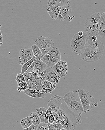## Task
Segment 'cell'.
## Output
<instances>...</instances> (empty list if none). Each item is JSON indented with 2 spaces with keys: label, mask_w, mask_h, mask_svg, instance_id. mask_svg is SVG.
I'll return each mask as SVG.
<instances>
[{
  "label": "cell",
  "mask_w": 105,
  "mask_h": 130,
  "mask_svg": "<svg viewBox=\"0 0 105 130\" xmlns=\"http://www.w3.org/2000/svg\"><path fill=\"white\" fill-rule=\"evenodd\" d=\"M48 106L52 108V112L60 117L61 124L65 130H74L81 123V115L72 111L63 100V97L55 95L48 101Z\"/></svg>",
  "instance_id": "6da1fadb"
},
{
  "label": "cell",
  "mask_w": 105,
  "mask_h": 130,
  "mask_svg": "<svg viewBox=\"0 0 105 130\" xmlns=\"http://www.w3.org/2000/svg\"><path fill=\"white\" fill-rule=\"evenodd\" d=\"M104 46L99 40L93 41L91 37L88 36L84 51L80 55L82 59L87 62H93L101 59L104 53Z\"/></svg>",
  "instance_id": "7a4b0ae2"
},
{
  "label": "cell",
  "mask_w": 105,
  "mask_h": 130,
  "mask_svg": "<svg viewBox=\"0 0 105 130\" xmlns=\"http://www.w3.org/2000/svg\"><path fill=\"white\" fill-rule=\"evenodd\" d=\"M63 100L72 111L78 115L84 113V109L78 91H70L63 97Z\"/></svg>",
  "instance_id": "3957f363"
},
{
  "label": "cell",
  "mask_w": 105,
  "mask_h": 130,
  "mask_svg": "<svg viewBox=\"0 0 105 130\" xmlns=\"http://www.w3.org/2000/svg\"><path fill=\"white\" fill-rule=\"evenodd\" d=\"M100 12H95L87 18L85 23V30L88 36L98 35L99 30Z\"/></svg>",
  "instance_id": "277c9868"
},
{
  "label": "cell",
  "mask_w": 105,
  "mask_h": 130,
  "mask_svg": "<svg viewBox=\"0 0 105 130\" xmlns=\"http://www.w3.org/2000/svg\"><path fill=\"white\" fill-rule=\"evenodd\" d=\"M87 35L84 32L82 36H79L77 33L75 34L70 42V47L73 53L81 55L85 49Z\"/></svg>",
  "instance_id": "5b68a950"
},
{
  "label": "cell",
  "mask_w": 105,
  "mask_h": 130,
  "mask_svg": "<svg viewBox=\"0 0 105 130\" xmlns=\"http://www.w3.org/2000/svg\"><path fill=\"white\" fill-rule=\"evenodd\" d=\"M77 91L83 105L84 112L87 113L92 109L94 104V98L90 94L88 90L80 89Z\"/></svg>",
  "instance_id": "8992f818"
},
{
  "label": "cell",
  "mask_w": 105,
  "mask_h": 130,
  "mask_svg": "<svg viewBox=\"0 0 105 130\" xmlns=\"http://www.w3.org/2000/svg\"><path fill=\"white\" fill-rule=\"evenodd\" d=\"M61 59V53L57 47L53 48L45 54L42 58V60L48 67H52Z\"/></svg>",
  "instance_id": "52a82bcc"
},
{
  "label": "cell",
  "mask_w": 105,
  "mask_h": 130,
  "mask_svg": "<svg viewBox=\"0 0 105 130\" xmlns=\"http://www.w3.org/2000/svg\"><path fill=\"white\" fill-rule=\"evenodd\" d=\"M35 44L41 50L44 56L49 52L54 46V43L50 38L40 36L35 41Z\"/></svg>",
  "instance_id": "ba28073f"
},
{
  "label": "cell",
  "mask_w": 105,
  "mask_h": 130,
  "mask_svg": "<svg viewBox=\"0 0 105 130\" xmlns=\"http://www.w3.org/2000/svg\"><path fill=\"white\" fill-rule=\"evenodd\" d=\"M52 70L60 77H65L68 72V64L66 61L60 59L53 67Z\"/></svg>",
  "instance_id": "9c48e42d"
},
{
  "label": "cell",
  "mask_w": 105,
  "mask_h": 130,
  "mask_svg": "<svg viewBox=\"0 0 105 130\" xmlns=\"http://www.w3.org/2000/svg\"><path fill=\"white\" fill-rule=\"evenodd\" d=\"M49 67H48L42 60H39L36 59L32 63L30 67L27 72L39 74Z\"/></svg>",
  "instance_id": "30bf717a"
},
{
  "label": "cell",
  "mask_w": 105,
  "mask_h": 130,
  "mask_svg": "<svg viewBox=\"0 0 105 130\" xmlns=\"http://www.w3.org/2000/svg\"><path fill=\"white\" fill-rule=\"evenodd\" d=\"M34 54L32 48L28 49L21 48L19 52V63L22 65L24 63L31 59Z\"/></svg>",
  "instance_id": "8fae6325"
},
{
  "label": "cell",
  "mask_w": 105,
  "mask_h": 130,
  "mask_svg": "<svg viewBox=\"0 0 105 130\" xmlns=\"http://www.w3.org/2000/svg\"><path fill=\"white\" fill-rule=\"evenodd\" d=\"M72 12V8L69 4L65 5L61 8L57 19L59 21H63L69 17Z\"/></svg>",
  "instance_id": "7c38bea8"
},
{
  "label": "cell",
  "mask_w": 105,
  "mask_h": 130,
  "mask_svg": "<svg viewBox=\"0 0 105 130\" xmlns=\"http://www.w3.org/2000/svg\"><path fill=\"white\" fill-rule=\"evenodd\" d=\"M56 88V84H53L52 83L45 80L42 82L41 85L40 90V91L41 92L45 93H50L52 94V91Z\"/></svg>",
  "instance_id": "4fadbf2b"
},
{
  "label": "cell",
  "mask_w": 105,
  "mask_h": 130,
  "mask_svg": "<svg viewBox=\"0 0 105 130\" xmlns=\"http://www.w3.org/2000/svg\"><path fill=\"white\" fill-rule=\"evenodd\" d=\"M23 93L26 95L32 98H40L44 99L46 96V93H42L38 90H33L31 89H27Z\"/></svg>",
  "instance_id": "5bb4252c"
},
{
  "label": "cell",
  "mask_w": 105,
  "mask_h": 130,
  "mask_svg": "<svg viewBox=\"0 0 105 130\" xmlns=\"http://www.w3.org/2000/svg\"><path fill=\"white\" fill-rule=\"evenodd\" d=\"M61 7L56 6H47V11L49 15L53 20L57 19Z\"/></svg>",
  "instance_id": "9a60e30c"
},
{
  "label": "cell",
  "mask_w": 105,
  "mask_h": 130,
  "mask_svg": "<svg viewBox=\"0 0 105 130\" xmlns=\"http://www.w3.org/2000/svg\"><path fill=\"white\" fill-rule=\"evenodd\" d=\"M60 78L61 77L52 70L48 73L45 78V80L56 84L59 83Z\"/></svg>",
  "instance_id": "2e32d148"
},
{
  "label": "cell",
  "mask_w": 105,
  "mask_h": 130,
  "mask_svg": "<svg viewBox=\"0 0 105 130\" xmlns=\"http://www.w3.org/2000/svg\"><path fill=\"white\" fill-rule=\"evenodd\" d=\"M70 0H48L47 6H56L62 7L65 5L69 4Z\"/></svg>",
  "instance_id": "e0dca14e"
},
{
  "label": "cell",
  "mask_w": 105,
  "mask_h": 130,
  "mask_svg": "<svg viewBox=\"0 0 105 130\" xmlns=\"http://www.w3.org/2000/svg\"><path fill=\"white\" fill-rule=\"evenodd\" d=\"M31 48L33 50L34 56H35L36 59L39 60H41L44 55L40 48L36 44L33 45L31 46Z\"/></svg>",
  "instance_id": "ac0fdd59"
},
{
  "label": "cell",
  "mask_w": 105,
  "mask_h": 130,
  "mask_svg": "<svg viewBox=\"0 0 105 130\" xmlns=\"http://www.w3.org/2000/svg\"><path fill=\"white\" fill-rule=\"evenodd\" d=\"M47 109L44 107L36 109V112L37 113L41 120V122H45V115Z\"/></svg>",
  "instance_id": "d6986e66"
},
{
  "label": "cell",
  "mask_w": 105,
  "mask_h": 130,
  "mask_svg": "<svg viewBox=\"0 0 105 130\" xmlns=\"http://www.w3.org/2000/svg\"><path fill=\"white\" fill-rule=\"evenodd\" d=\"M21 125L23 129H25L28 128L33 124L30 117L27 116L25 118H23L21 120Z\"/></svg>",
  "instance_id": "ffe728a7"
},
{
  "label": "cell",
  "mask_w": 105,
  "mask_h": 130,
  "mask_svg": "<svg viewBox=\"0 0 105 130\" xmlns=\"http://www.w3.org/2000/svg\"><path fill=\"white\" fill-rule=\"evenodd\" d=\"M36 59V57L35 56H34L33 58L30 59V60H29V61H27L25 63H24L23 65H22L21 69V73L23 74L25 72H26L27 71L29 68L30 67L31 65L32 64V63H33L34 61Z\"/></svg>",
  "instance_id": "44dd1931"
},
{
  "label": "cell",
  "mask_w": 105,
  "mask_h": 130,
  "mask_svg": "<svg viewBox=\"0 0 105 130\" xmlns=\"http://www.w3.org/2000/svg\"><path fill=\"white\" fill-rule=\"evenodd\" d=\"M48 127L49 130H65L63 128L62 124H58L53 123H48Z\"/></svg>",
  "instance_id": "7402d4cb"
},
{
  "label": "cell",
  "mask_w": 105,
  "mask_h": 130,
  "mask_svg": "<svg viewBox=\"0 0 105 130\" xmlns=\"http://www.w3.org/2000/svg\"><path fill=\"white\" fill-rule=\"evenodd\" d=\"M29 116L30 117L32 124L33 125H38L41 123L40 119L36 112H32L29 115Z\"/></svg>",
  "instance_id": "603a6c76"
},
{
  "label": "cell",
  "mask_w": 105,
  "mask_h": 130,
  "mask_svg": "<svg viewBox=\"0 0 105 130\" xmlns=\"http://www.w3.org/2000/svg\"><path fill=\"white\" fill-rule=\"evenodd\" d=\"M28 88L29 87L28 84L26 82H22L18 83L17 89L19 92H23Z\"/></svg>",
  "instance_id": "cb8c5ba5"
},
{
  "label": "cell",
  "mask_w": 105,
  "mask_h": 130,
  "mask_svg": "<svg viewBox=\"0 0 105 130\" xmlns=\"http://www.w3.org/2000/svg\"><path fill=\"white\" fill-rule=\"evenodd\" d=\"M98 35L101 38H105V23H99Z\"/></svg>",
  "instance_id": "d4e9b609"
},
{
  "label": "cell",
  "mask_w": 105,
  "mask_h": 130,
  "mask_svg": "<svg viewBox=\"0 0 105 130\" xmlns=\"http://www.w3.org/2000/svg\"><path fill=\"white\" fill-rule=\"evenodd\" d=\"M52 113V109L51 107H49L47 109L45 115V123L47 124L48 123V119L51 114Z\"/></svg>",
  "instance_id": "484cf974"
},
{
  "label": "cell",
  "mask_w": 105,
  "mask_h": 130,
  "mask_svg": "<svg viewBox=\"0 0 105 130\" xmlns=\"http://www.w3.org/2000/svg\"><path fill=\"white\" fill-rule=\"evenodd\" d=\"M16 81L17 82V83L25 82V77H24L23 74L21 73H18L16 77Z\"/></svg>",
  "instance_id": "4316f807"
},
{
  "label": "cell",
  "mask_w": 105,
  "mask_h": 130,
  "mask_svg": "<svg viewBox=\"0 0 105 130\" xmlns=\"http://www.w3.org/2000/svg\"><path fill=\"white\" fill-rule=\"evenodd\" d=\"M48 130V128L47 124L45 122H41L39 124H38L37 130Z\"/></svg>",
  "instance_id": "83f0119b"
},
{
  "label": "cell",
  "mask_w": 105,
  "mask_h": 130,
  "mask_svg": "<svg viewBox=\"0 0 105 130\" xmlns=\"http://www.w3.org/2000/svg\"><path fill=\"white\" fill-rule=\"evenodd\" d=\"M52 113L54 116V118H55L54 123L58 124H61V120H60L59 116L54 112H52Z\"/></svg>",
  "instance_id": "f1b7e54d"
},
{
  "label": "cell",
  "mask_w": 105,
  "mask_h": 130,
  "mask_svg": "<svg viewBox=\"0 0 105 130\" xmlns=\"http://www.w3.org/2000/svg\"><path fill=\"white\" fill-rule=\"evenodd\" d=\"M105 23V12L101 13L99 23Z\"/></svg>",
  "instance_id": "f546056e"
},
{
  "label": "cell",
  "mask_w": 105,
  "mask_h": 130,
  "mask_svg": "<svg viewBox=\"0 0 105 130\" xmlns=\"http://www.w3.org/2000/svg\"><path fill=\"white\" fill-rule=\"evenodd\" d=\"M38 125H34L33 124H31V125L28 127V128H26V129H24V130H37V129Z\"/></svg>",
  "instance_id": "4dcf8cb0"
},
{
  "label": "cell",
  "mask_w": 105,
  "mask_h": 130,
  "mask_svg": "<svg viewBox=\"0 0 105 130\" xmlns=\"http://www.w3.org/2000/svg\"><path fill=\"white\" fill-rule=\"evenodd\" d=\"M54 120H55V118H54V116H53L52 113L51 114L50 116L49 117L48 119V123H54Z\"/></svg>",
  "instance_id": "1f68e13d"
},
{
  "label": "cell",
  "mask_w": 105,
  "mask_h": 130,
  "mask_svg": "<svg viewBox=\"0 0 105 130\" xmlns=\"http://www.w3.org/2000/svg\"><path fill=\"white\" fill-rule=\"evenodd\" d=\"M3 44V35L0 32V46Z\"/></svg>",
  "instance_id": "d6a6232c"
},
{
  "label": "cell",
  "mask_w": 105,
  "mask_h": 130,
  "mask_svg": "<svg viewBox=\"0 0 105 130\" xmlns=\"http://www.w3.org/2000/svg\"><path fill=\"white\" fill-rule=\"evenodd\" d=\"M91 37V39L93 41H97V37L96 36H95V35H94V36H92Z\"/></svg>",
  "instance_id": "836d02e7"
},
{
  "label": "cell",
  "mask_w": 105,
  "mask_h": 130,
  "mask_svg": "<svg viewBox=\"0 0 105 130\" xmlns=\"http://www.w3.org/2000/svg\"><path fill=\"white\" fill-rule=\"evenodd\" d=\"M84 32H83V31H79L78 33H77V34L79 35V36H83V34H84Z\"/></svg>",
  "instance_id": "e575fe53"
},
{
  "label": "cell",
  "mask_w": 105,
  "mask_h": 130,
  "mask_svg": "<svg viewBox=\"0 0 105 130\" xmlns=\"http://www.w3.org/2000/svg\"><path fill=\"white\" fill-rule=\"evenodd\" d=\"M1 26H2L1 25V24H0V28H1ZM0 32H1V30H0Z\"/></svg>",
  "instance_id": "d590c367"
}]
</instances>
